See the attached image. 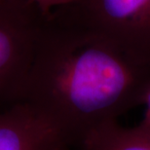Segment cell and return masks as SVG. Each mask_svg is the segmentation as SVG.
Listing matches in <instances>:
<instances>
[{"label":"cell","mask_w":150,"mask_h":150,"mask_svg":"<svg viewBox=\"0 0 150 150\" xmlns=\"http://www.w3.org/2000/svg\"><path fill=\"white\" fill-rule=\"evenodd\" d=\"M150 59L100 30L73 6L39 20L16 103L34 107L79 146L90 132L142 104Z\"/></svg>","instance_id":"6da1fadb"},{"label":"cell","mask_w":150,"mask_h":150,"mask_svg":"<svg viewBox=\"0 0 150 150\" xmlns=\"http://www.w3.org/2000/svg\"><path fill=\"white\" fill-rule=\"evenodd\" d=\"M73 7L92 25L150 59V0H81Z\"/></svg>","instance_id":"7a4b0ae2"},{"label":"cell","mask_w":150,"mask_h":150,"mask_svg":"<svg viewBox=\"0 0 150 150\" xmlns=\"http://www.w3.org/2000/svg\"><path fill=\"white\" fill-rule=\"evenodd\" d=\"M39 20L0 11V108L15 103L30 65Z\"/></svg>","instance_id":"3957f363"},{"label":"cell","mask_w":150,"mask_h":150,"mask_svg":"<svg viewBox=\"0 0 150 150\" xmlns=\"http://www.w3.org/2000/svg\"><path fill=\"white\" fill-rule=\"evenodd\" d=\"M71 146L64 132L29 104L0 108V150H68Z\"/></svg>","instance_id":"277c9868"},{"label":"cell","mask_w":150,"mask_h":150,"mask_svg":"<svg viewBox=\"0 0 150 150\" xmlns=\"http://www.w3.org/2000/svg\"><path fill=\"white\" fill-rule=\"evenodd\" d=\"M79 147L82 150H150V132L139 125L127 128L113 121L90 132Z\"/></svg>","instance_id":"5b68a950"},{"label":"cell","mask_w":150,"mask_h":150,"mask_svg":"<svg viewBox=\"0 0 150 150\" xmlns=\"http://www.w3.org/2000/svg\"><path fill=\"white\" fill-rule=\"evenodd\" d=\"M81 0H17V4L23 14L35 19H41L59 9L76 5Z\"/></svg>","instance_id":"8992f818"},{"label":"cell","mask_w":150,"mask_h":150,"mask_svg":"<svg viewBox=\"0 0 150 150\" xmlns=\"http://www.w3.org/2000/svg\"><path fill=\"white\" fill-rule=\"evenodd\" d=\"M142 104L144 105L145 109H144V114H143V118L140 121L139 126L143 128L144 130L150 132V87L145 93Z\"/></svg>","instance_id":"52a82bcc"},{"label":"cell","mask_w":150,"mask_h":150,"mask_svg":"<svg viewBox=\"0 0 150 150\" xmlns=\"http://www.w3.org/2000/svg\"><path fill=\"white\" fill-rule=\"evenodd\" d=\"M0 11L26 16L23 12H21L19 7H18L17 0H0Z\"/></svg>","instance_id":"ba28073f"}]
</instances>
